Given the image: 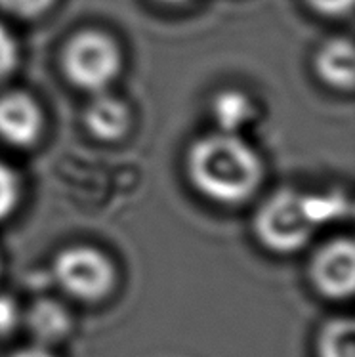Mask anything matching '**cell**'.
<instances>
[{"label": "cell", "instance_id": "4fadbf2b", "mask_svg": "<svg viewBox=\"0 0 355 357\" xmlns=\"http://www.w3.org/2000/svg\"><path fill=\"white\" fill-rule=\"evenodd\" d=\"M15 63H17V44L6 27L0 25V79L12 73Z\"/></svg>", "mask_w": 355, "mask_h": 357}, {"label": "cell", "instance_id": "ac0fdd59", "mask_svg": "<svg viewBox=\"0 0 355 357\" xmlns=\"http://www.w3.org/2000/svg\"><path fill=\"white\" fill-rule=\"evenodd\" d=\"M160 2H168V4H181V2H186V0H160Z\"/></svg>", "mask_w": 355, "mask_h": 357}, {"label": "cell", "instance_id": "9c48e42d", "mask_svg": "<svg viewBox=\"0 0 355 357\" xmlns=\"http://www.w3.org/2000/svg\"><path fill=\"white\" fill-rule=\"evenodd\" d=\"M84 123L98 138L116 139L126 132L130 117L123 102L111 96H100L86 107Z\"/></svg>", "mask_w": 355, "mask_h": 357}, {"label": "cell", "instance_id": "9a60e30c", "mask_svg": "<svg viewBox=\"0 0 355 357\" xmlns=\"http://www.w3.org/2000/svg\"><path fill=\"white\" fill-rule=\"evenodd\" d=\"M22 314L14 298L0 294V336L12 335L20 325Z\"/></svg>", "mask_w": 355, "mask_h": 357}, {"label": "cell", "instance_id": "5b68a950", "mask_svg": "<svg viewBox=\"0 0 355 357\" xmlns=\"http://www.w3.org/2000/svg\"><path fill=\"white\" fill-rule=\"evenodd\" d=\"M312 279L317 291L328 298L352 296L355 287V248L349 239L328 243L312 264Z\"/></svg>", "mask_w": 355, "mask_h": 357}, {"label": "cell", "instance_id": "5bb4252c", "mask_svg": "<svg viewBox=\"0 0 355 357\" xmlns=\"http://www.w3.org/2000/svg\"><path fill=\"white\" fill-rule=\"evenodd\" d=\"M54 0H0V8L20 17H35L43 14Z\"/></svg>", "mask_w": 355, "mask_h": 357}, {"label": "cell", "instance_id": "7a4b0ae2", "mask_svg": "<svg viewBox=\"0 0 355 357\" xmlns=\"http://www.w3.org/2000/svg\"><path fill=\"white\" fill-rule=\"evenodd\" d=\"M334 212H338L336 204L325 203V199L281 191L258 211L254 229L266 247L287 255L304 247L315 226Z\"/></svg>", "mask_w": 355, "mask_h": 357}, {"label": "cell", "instance_id": "52a82bcc", "mask_svg": "<svg viewBox=\"0 0 355 357\" xmlns=\"http://www.w3.org/2000/svg\"><path fill=\"white\" fill-rule=\"evenodd\" d=\"M25 325L38 346L48 348L52 344L66 340L71 333L73 319L66 306L56 300H36L25 314Z\"/></svg>", "mask_w": 355, "mask_h": 357}, {"label": "cell", "instance_id": "8fae6325", "mask_svg": "<svg viewBox=\"0 0 355 357\" xmlns=\"http://www.w3.org/2000/svg\"><path fill=\"white\" fill-rule=\"evenodd\" d=\"M317 354L319 357H355L354 321H328L321 331Z\"/></svg>", "mask_w": 355, "mask_h": 357}, {"label": "cell", "instance_id": "e0dca14e", "mask_svg": "<svg viewBox=\"0 0 355 357\" xmlns=\"http://www.w3.org/2000/svg\"><path fill=\"white\" fill-rule=\"evenodd\" d=\"M12 357H56L54 354L46 350L44 346H33V348H25L22 351H15Z\"/></svg>", "mask_w": 355, "mask_h": 357}, {"label": "cell", "instance_id": "277c9868", "mask_svg": "<svg viewBox=\"0 0 355 357\" xmlns=\"http://www.w3.org/2000/svg\"><path fill=\"white\" fill-rule=\"evenodd\" d=\"M54 278L73 298L98 302L115 284V270L109 258L92 247H71L54 262Z\"/></svg>", "mask_w": 355, "mask_h": 357}, {"label": "cell", "instance_id": "7c38bea8", "mask_svg": "<svg viewBox=\"0 0 355 357\" xmlns=\"http://www.w3.org/2000/svg\"><path fill=\"white\" fill-rule=\"evenodd\" d=\"M20 201V180L10 167L0 162V220L8 218Z\"/></svg>", "mask_w": 355, "mask_h": 357}, {"label": "cell", "instance_id": "6da1fadb", "mask_svg": "<svg viewBox=\"0 0 355 357\" xmlns=\"http://www.w3.org/2000/svg\"><path fill=\"white\" fill-rule=\"evenodd\" d=\"M197 190L225 204L247 201L262 182V162L252 147L229 132L199 139L189 151Z\"/></svg>", "mask_w": 355, "mask_h": 357}, {"label": "cell", "instance_id": "3957f363", "mask_svg": "<svg viewBox=\"0 0 355 357\" xmlns=\"http://www.w3.org/2000/svg\"><path fill=\"white\" fill-rule=\"evenodd\" d=\"M63 69L73 84L84 90H102L121 69V52L103 33L84 31L67 44Z\"/></svg>", "mask_w": 355, "mask_h": 357}, {"label": "cell", "instance_id": "30bf717a", "mask_svg": "<svg viewBox=\"0 0 355 357\" xmlns=\"http://www.w3.org/2000/svg\"><path fill=\"white\" fill-rule=\"evenodd\" d=\"M212 111H214V119H216L220 130L229 132V134L239 130L241 126L252 117L250 100L235 90H227L218 96L212 105Z\"/></svg>", "mask_w": 355, "mask_h": 357}, {"label": "cell", "instance_id": "2e32d148", "mask_svg": "<svg viewBox=\"0 0 355 357\" xmlns=\"http://www.w3.org/2000/svg\"><path fill=\"white\" fill-rule=\"evenodd\" d=\"M308 2L313 10L326 15L348 14L354 6V0H308Z\"/></svg>", "mask_w": 355, "mask_h": 357}, {"label": "cell", "instance_id": "ba28073f", "mask_svg": "<svg viewBox=\"0 0 355 357\" xmlns=\"http://www.w3.org/2000/svg\"><path fill=\"white\" fill-rule=\"evenodd\" d=\"M317 71L326 84L342 90H352L355 80L354 46L348 38H334L321 48Z\"/></svg>", "mask_w": 355, "mask_h": 357}, {"label": "cell", "instance_id": "8992f818", "mask_svg": "<svg viewBox=\"0 0 355 357\" xmlns=\"http://www.w3.org/2000/svg\"><path fill=\"white\" fill-rule=\"evenodd\" d=\"M43 126L40 111L27 94L12 92L0 98V138L12 146H31Z\"/></svg>", "mask_w": 355, "mask_h": 357}]
</instances>
